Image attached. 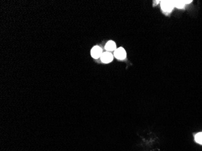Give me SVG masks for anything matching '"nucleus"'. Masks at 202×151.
<instances>
[{"label":"nucleus","mask_w":202,"mask_h":151,"mask_svg":"<svg viewBox=\"0 0 202 151\" xmlns=\"http://www.w3.org/2000/svg\"><path fill=\"white\" fill-rule=\"evenodd\" d=\"M102 54V50L99 46H95L91 50V55L94 59H98Z\"/></svg>","instance_id":"20e7f679"},{"label":"nucleus","mask_w":202,"mask_h":151,"mask_svg":"<svg viewBox=\"0 0 202 151\" xmlns=\"http://www.w3.org/2000/svg\"><path fill=\"white\" fill-rule=\"evenodd\" d=\"M174 7L173 1H162L161 2L162 9L166 12H170Z\"/></svg>","instance_id":"f257e3e1"},{"label":"nucleus","mask_w":202,"mask_h":151,"mask_svg":"<svg viewBox=\"0 0 202 151\" xmlns=\"http://www.w3.org/2000/svg\"><path fill=\"white\" fill-rule=\"evenodd\" d=\"M105 48L107 51H114L116 50V45L114 42L113 40H109L106 44Z\"/></svg>","instance_id":"423d86ee"},{"label":"nucleus","mask_w":202,"mask_h":151,"mask_svg":"<svg viewBox=\"0 0 202 151\" xmlns=\"http://www.w3.org/2000/svg\"><path fill=\"white\" fill-rule=\"evenodd\" d=\"M192 1H173L174 7L178 9L184 8L185 4L191 2Z\"/></svg>","instance_id":"39448f33"},{"label":"nucleus","mask_w":202,"mask_h":151,"mask_svg":"<svg viewBox=\"0 0 202 151\" xmlns=\"http://www.w3.org/2000/svg\"><path fill=\"white\" fill-rule=\"evenodd\" d=\"M195 140L197 143L202 145V132H199L195 136Z\"/></svg>","instance_id":"0eeeda50"},{"label":"nucleus","mask_w":202,"mask_h":151,"mask_svg":"<svg viewBox=\"0 0 202 151\" xmlns=\"http://www.w3.org/2000/svg\"><path fill=\"white\" fill-rule=\"evenodd\" d=\"M114 56L116 57V58H117V59L119 60H123L124 59H125L126 56H127V53L126 51L125 50V49L122 47H120L118 48L117 49H116L114 51Z\"/></svg>","instance_id":"f03ea898"},{"label":"nucleus","mask_w":202,"mask_h":151,"mask_svg":"<svg viewBox=\"0 0 202 151\" xmlns=\"http://www.w3.org/2000/svg\"><path fill=\"white\" fill-rule=\"evenodd\" d=\"M101 61L102 62H103L105 64H108L113 61V56L111 53L106 51V52L102 53V54L101 56Z\"/></svg>","instance_id":"7ed1b4c3"}]
</instances>
